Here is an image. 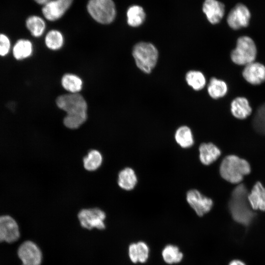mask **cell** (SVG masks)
Instances as JSON below:
<instances>
[{
    "label": "cell",
    "mask_w": 265,
    "mask_h": 265,
    "mask_svg": "<svg viewBox=\"0 0 265 265\" xmlns=\"http://www.w3.org/2000/svg\"><path fill=\"white\" fill-rule=\"evenodd\" d=\"M57 106L66 112L63 123L68 128H79L87 119V105L79 93H69L59 96L56 101Z\"/></svg>",
    "instance_id": "1"
},
{
    "label": "cell",
    "mask_w": 265,
    "mask_h": 265,
    "mask_svg": "<svg viewBox=\"0 0 265 265\" xmlns=\"http://www.w3.org/2000/svg\"><path fill=\"white\" fill-rule=\"evenodd\" d=\"M248 195L246 187L240 184L233 190L229 203V210L234 219L244 225H249L254 216L250 209Z\"/></svg>",
    "instance_id": "2"
},
{
    "label": "cell",
    "mask_w": 265,
    "mask_h": 265,
    "mask_svg": "<svg viewBox=\"0 0 265 265\" xmlns=\"http://www.w3.org/2000/svg\"><path fill=\"white\" fill-rule=\"evenodd\" d=\"M219 171L221 177L227 181L238 184L245 175L250 173L251 168L246 160L235 155H229L221 162Z\"/></svg>",
    "instance_id": "3"
},
{
    "label": "cell",
    "mask_w": 265,
    "mask_h": 265,
    "mask_svg": "<svg viewBox=\"0 0 265 265\" xmlns=\"http://www.w3.org/2000/svg\"><path fill=\"white\" fill-rule=\"evenodd\" d=\"M132 55L138 68L146 73H149L156 66L158 52L151 43L140 42L132 50Z\"/></svg>",
    "instance_id": "4"
},
{
    "label": "cell",
    "mask_w": 265,
    "mask_h": 265,
    "mask_svg": "<svg viewBox=\"0 0 265 265\" xmlns=\"http://www.w3.org/2000/svg\"><path fill=\"white\" fill-rule=\"evenodd\" d=\"M257 54V49L253 40L243 36L238 39L236 48L231 52V58L236 64L245 66L255 61Z\"/></svg>",
    "instance_id": "5"
},
{
    "label": "cell",
    "mask_w": 265,
    "mask_h": 265,
    "mask_svg": "<svg viewBox=\"0 0 265 265\" xmlns=\"http://www.w3.org/2000/svg\"><path fill=\"white\" fill-rule=\"evenodd\" d=\"M87 9L91 16L102 24L113 22L116 16V8L112 0H89Z\"/></svg>",
    "instance_id": "6"
},
{
    "label": "cell",
    "mask_w": 265,
    "mask_h": 265,
    "mask_svg": "<svg viewBox=\"0 0 265 265\" xmlns=\"http://www.w3.org/2000/svg\"><path fill=\"white\" fill-rule=\"evenodd\" d=\"M78 218L81 226L83 228L88 229L96 228L101 230L105 228L104 220L106 214L99 209L82 210L78 214Z\"/></svg>",
    "instance_id": "7"
},
{
    "label": "cell",
    "mask_w": 265,
    "mask_h": 265,
    "mask_svg": "<svg viewBox=\"0 0 265 265\" xmlns=\"http://www.w3.org/2000/svg\"><path fill=\"white\" fill-rule=\"evenodd\" d=\"M186 200L199 216H202L210 212L213 206V202L211 199L204 196L196 189H191L187 192Z\"/></svg>",
    "instance_id": "8"
},
{
    "label": "cell",
    "mask_w": 265,
    "mask_h": 265,
    "mask_svg": "<svg viewBox=\"0 0 265 265\" xmlns=\"http://www.w3.org/2000/svg\"><path fill=\"white\" fill-rule=\"evenodd\" d=\"M251 14L248 8L241 3L237 4L231 9L227 17L229 26L238 29L248 26Z\"/></svg>",
    "instance_id": "9"
},
{
    "label": "cell",
    "mask_w": 265,
    "mask_h": 265,
    "mask_svg": "<svg viewBox=\"0 0 265 265\" xmlns=\"http://www.w3.org/2000/svg\"><path fill=\"white\" fill-rule=\"evenodd\" d=\"M18 254L22 265H40L42 253L38 246L33 242L26 241L19 247Z\"/></svg>",
    "instance_id": "10"
},
{
    "label": "cell",
    "mask_w": 265,
    "mask_h": 265,
    "mask_svg": "<svg viewBox=\"0 0 265 265\" xmlns=\"http://www.w3.org/2000/svg\"><path fill=\"white\" fill-rule=\"evenodd\" d=\"M73 0H50L42 8L44 16L53 21L60 18L69 9Z\"/></svg>",
    "instance_id": "11"
},
{
    "label": "cell",
    "mask_w": 265,
    "mask_h": 265,
    "mask_svg": "<svg viewBox=\"0 0 265 265\" xmlns=\"http://www.w3.org/2000/svg\"><path fill=\"white\" fill-rule=\"evenodd\" d=\"M0 233L4 241L8 243L16 241L20 237L16 221L9 215L0 216Z\"/></svg>",
    "instance_id": "12"
},
{
    "label": "cell",
    "mask_w": 265,
    "mask_h": 265,
    "mask_svg": "<svg viewBox=\"0 0 265 265\" xmlns=\"http://www.w3.org/2000/svg\"><path fill=\"white\" fill-rule=\"evenodd\" d=\"M242 76L252 85H259L265 81V66L257 62H252L245 66Z\"/></svg>",
    "instance_id": "13"
},
{
    "label": "cell",
    "mask_w": 265,
    "mask_h": 265,
    "mask_svg": "<svg viewBox=\"0 0 265 265\" xmlns=\"http://www.w3.org/2000/svg\"><path fill=\"white\" fill-rule=\"evenodd\" d=\"M203 10L208 21L212 24H216L224 15L225 6L222 3L216 0H205Z\"/></svg>",
    "instance_id": "14"
},
{
    "label": "cell",
    "mask_w": 265,
    "mask_h": 265,
    "mask_svg": "<svg viewBox=\"0 0 265 265\" xmlns=\"http://www.w3.org/2000/svg\"><path fill=\"white\" fill-rule=\"evenodd\" d=\"M149 248L144 241H140L132 243L129 247V256L131 261L135 264L144 263L148 260Z\"/></svg>",
    "instance_id": "15"
},
{
    "label": "cell",
    "mask_w": 265,
    "mask_h": 265,
    "mask_svg": "<svg viewBox=\"0 0 265 265\" xmlns=\"http://www.w3.org/2000/svg\"><path fill=\"white\" fill-rule=\"evenodd\" d=\"M251 208L265 211V188L260 182H257L248 195Z\"/></svg>",
    "instance_id": "16"
},
{
    "label": "cell",
    "mask_w": 265,
    "mask_h": 265,
    "mask_svg": "<svg viewBox=\"0 0 265 265\" xmlns=\"http://www.w3.org/2000/svg\"><path fill=\"white\" fill-rule=\"evenodd\" d=\"M231 111L235 117L242 120L251 115L252 109L248 100L246 98L238 97L231 102Z\"/></svg>",
    "instance_id": "17"
},
{
    "label": "cell",
    "mask_w": 265,
    "mask_h": 265,
    "mask_svg": "<svg viewBox=\"0 0 265 265\" xmlns=\"http://www.w3.org/2000/svg\"><path fill=\"white\" fill-rule=\"evenodd\" d=\"M199 158L201 162L209 165L215 161L221 155L219 149L212 143H202L199 147Z\"/></svg>",
    "instance_id": "18"
},
{
    "label": "cell",
    "mask_w": 265,
    "mask_h": 265,
    "mask_svg": "<svg viewBox=\"0 0 265 265\" xmlns=\"http://www.w3.org/2000/svg\"><path fill=\"white\" fill-rule=\"evenodd\" d=\"M137 183V177L133 169L127 167L118 175V184L120 187L126 190L132 189Z\"/></svg>",
    "instance_id": "19"
},
{
    "label": "cell",
    "mask_w": 265,
    "mask_h": 265,
    "mask_svg": "<svg viewBox=\"0 0 265 265\" xmlns=\"http://www.w3.org/2000/svg\"><path fill=\"white\" fill-rule=\"evenodd\" d=\"M32 52L33 46L31 42L24 39L18 40L12 49L13 56L17 60H23L29 57Z\"/></svg>",
    "instance_id": "20"
},
{
    "label": "cell",
    "mask_w": 265,
    "mask_h": 265,
    "mask_svg": "<svg viewBox=\"0 0 265 265\" xmlns=\"http://www.w3.org/2000/svg\"><path fill=\"white\" fill-rule=\"evenodd\" d=\"M227 91L228 86L225 81L215 78L211 79L208 86V92L212 98H222L226 95Z\"/></svg>",
    "instance_id": "21"
},
{
    "label": "cell",
    "mask_w": 265,
    "mask_h": 265,
    "mask_svg": "<svg viewBox=\"0 0 265 265\" xmlns=\"http://www.w3.org/2000/svg\"><path fill=\"white\" fill-rule=\"evenodd\" d=\"M161 256L166 263L171 265L180 263L183 258V254L179 248L172 244H168L163 248Z\"/></svg>",
    "instance_id": "22"
},
{
    "label": "cell",
    "mask_w": 265,
    "mask_h": 265,
    "mask_svg": "<svg viewBox=\"0 0 265 265\" xmlns=\"http://www.w3.org/2000/svg\"><path fill=\"white\" fill-rule=\"evenodd\" d=\"M63 87L70 93H78L82 87V81L78 76L72 74L64 75L61 79Z\"/></svg>",
    "instance_id": "23"
},
{
    "label": "cell",
    "mask_w": 265,
    "mask_h": 265,
    "mask_svg": "<svg viewBox=\"0 0 265 265\" xmlns=\"http://www.w3.org/2000/svg\"><path fill=\"white\" fill-rule=\"evenodd\" d=\"M26 25L31 35L35 37L41 36L46 28V24L43 19L35 15L28 17L26 20Z\"/></svg>",
    "instance_id": "24"
},
{
    "label": "cell",
    "mask_w": 265,
    "mask_h": 265,
    "mask_svg": "<svg viewBox=\"0 0 265 265\" xmlns=\"http://www.w3.org/2000/svg\"><path fill=\"white\" fill-rule=\"evenodd\" d=\"M127 16L128 25L133 27L140 26L145 18V13L143 9L138 5H133L129 7Z\"/></svg>",
    "instance_id": "25"
},
{
    "label": "cell",
    "mask_w": 265,
    "mask_h": 265,
    "mask_svg": "<svg viewBox=\"0 0 265 265\" xmlns=\"http://www.w3.org/2000/svg\"><path fill=\"white\" fill-rule=\"evenodd\" d=\"M175 138L176 142L183 148L190 147L194 144L193 134L187 126H182L176 132Z\"/></svg>",
    "instance_id": "26"
},
{
    "label": "cell",
    "mask_w": 265,
    "mask_h": 265,
    "mask_svg": "<svg viewBox=\"0 0 265 265\" xmlns=\"http://www.w3.org/2000/svg\"><path fill=\"white\" fill-rule=\"evenodd\" d=\"M102 161L103 157L101 154L97 150H92L84 158L83 166L88 171H95L100 167Z\"/></svg>",
    "instance_id": "27"
},
{
    "label": "cell",
    "mask_w": 265,
    "mask_h": 265,
    "mask_svg": "<svg viewBox=\"0 0 265 265\" xmlns=\"http://www.w3.org/2000/svg\"><path fill=\"white\" fill-rule=\"evenodd\" d=\"M187 84L195 90L203 89L206 82L204 74L198 71L192 70L188 72L186 76Z\"/></svg>",
    "instance_id": "28"
},
{
    "label": "cell",
    "mask_w": 265,
    "mask_h": 265,
    "mask_svg": "<svg viewBox=\"0 0 265 265\" xmlns=\"http://www.w3.org/2000/svg\"><path fill=\"white\" fill-rule=\"evenodd\" d=\"M64 42L62 33L57 30H51L46 35L45 44L47 47L53 50L60 49Z\"/></svg>",
    "instance_id": "29"
},
{
    "label": "cell",
    "mask_w": 265,
    "mask_h": 265,
    "mask_svg": "<svg viewBox=\"0 0 265 265\" xmlns=\"http://www.w3.org/2000/svg\"><path fill=\"white\" fill-rule=\"evenodd\" d=\"M253 124L258 132L265 134V103L258 109L254 118Z\"/></svg>",
    "instance_id": "30"
},
{
    "label": "cell",
    "mask_w": 265,
    "mask_h": 265,
    "mask_svg": "<svg viewBox=\"0 0 265 265\" xmlns=\"http://www.w3.org/2000/svg\"><path fill=\"white\" fill-rule=\"evenodd\" d=\"M11 42L9 37L3 33H0V56H4L9 52Z\"/></svg>",
    "instance_id": "31"
},
{
    "label": "cell",
    "mask_w": 265,
    "mask_h": 265,
    "mask_svg": "<svg viewBox=\"0 0 265 265\" xmlns=\"http://www.w3.org/2000/svg\"><path fill=\"white\" fill-rule=\"evenodd\" d=\"M229 265H246L243 262L238 260L232 261Z\"/></svg>",
    "instance_id": "32"
},
{
    "label": "cell",
    "mask_w": 265,
    "mask_h": 265,
    "mask_svg": "<svg viewBox=\"0 0 265 265\" xmlns=\"http://www.w3.org/2000/svg\"><path fill=\"white\" fill-rule=\"evenodd\" d=\"M34 0L40 4L44 5L45 3H46L47 2H48L50 0Z\"/></svg>",
    "instance_id": "33"
},
{
    "label": "cell",
    "mask_w": 265,
    "mask_h": 265,
    "mask_svg": "<svg viewBox=\"0 0 265 265\" xmlns=\"http://www.w3.org/2000/svg\"><path fill=\"white\" fill-rule=\"evenodd\" d=\"M2 241H4V239L1 234L0 233V242H1Z\"/></svg>",
    "instance_id": "34"
}]
</instances>
